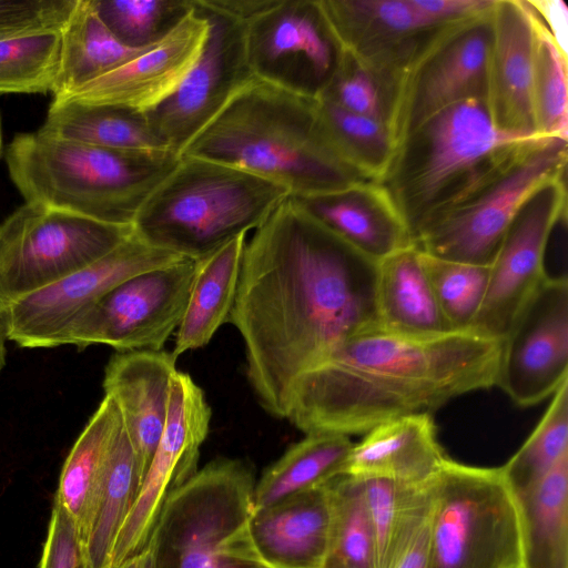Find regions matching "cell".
I'll return each mask as SVG.
<instances>
[{
  "instance_id": "9",
  "label": "cell",
  "mask_w": 568,
  "mask_h": 568,
  "mask_svg": "<svg viewBox=\"0 0 568 568\" xmlns=\"http://www.w3.org/2000/svg\"><path fill=\"white\" fill-rule=\"evenodd\" d=\"M132 234V225L24 202L0 224V310L94 263Z\"/></svg>"
},
{
  "instance_id": "35",
  "label": "cell",
  "mask_w": 568,
  "mask_h": 568,
  "mask_svg": "<svg viewBox=\"0 0 568 568\" xmlns=\"http://www.w3.org/2000/svg\"><path fill=\"white\" fill-rule=\"evenodd\" d=\"M326 132L344 162L362 178L378 182L396 152V134L387 123L353 113L316 97Z\"/></svg>"
},
{
  "instance_id": "41",
  "label": "cell",
  "mask_w": 568,
  "mask_h": 568,
  "mask_svg": "<svg viewBox=\"0 0 568 568\" xmlns=\"http://www.w3.org/2000/svg\"><path fill=\"white\" fill-rule=\"evenodd\" d=\"M422 260L438 306L452 329H470L486 294L490 265L448 261L423 252Z\"/></svg>"
},
{
  "instance_id": "23",
  "label": "cell",
  "mask_w": 568,
  "mask_h": 568,
  "mask_svg": "<svg viewBox=\"0 0 568 568\" xmlns=\"http://www.w3.org/2000/svg\"><path fill=\"white\" fill-rule=\"evenodd\" d=\"M293 197L318 223L374 262L414 244L398 210L375 181Z\"/></svg>"
},
{
  "instance_id": "16",
  "label": "cell",
  "mask_w": 568,
  "mask_h": 568,
  "mask_svg": "<svg viewBox=\"0 0 568 568\" xmlns=\"http://www.w3.org/2000/svg\"><path fill=\"white\" fill-rule=\"evenodd\" d=\"M491 11L445 28L414 64L398 108V143L453 104L470 99L487 102Z\"/></svg>"
},
{
  "instance_id": "31",
  "label": "cell",
  "mask_w": 568,
  "mask_h": 568,
  "mask_svg": "<svg viewBox=\"0 0 568 568\" xmlns=\"http://www.w3.org/2000/svg\"><path fill=\"white\" fill-rule=\"evenodd\" d=\"M122 416L112 398L104 396L71 448L61 470L54 504L74 519L82 536L88 526L105 462Z\"/></svg>"
},
{
  "instance_id": "34",
  "label": "cell",
  "mask_w": 568,
  "mask_h": 568,
  "mask_svg": "<svg viewBox=\"0 0 568 568\" xmlns=\"http://www.w3.org/2000/svg\"><path fill=\"white\" fill-rule=\"evenodd\" d=\"M361 479L375 537L376 568H392L429 515L430 480L409 485L377 477Z\"/></svg>"
},
{
  "instance_id": "39",
  "label": "cell",
  "mask_w": 568,
  "mask_h": 568,
  "mask_svg": "<svg viewBox=\"0 0 568 568\" xmlns=\"http://www.w3.org/2000/svg\"><path fill=\"white\" fill-rule=\"evenodd\" d=\"M528 7L535 33L531 92L536 132L541 138L567 140V57L558 49L532 8Z\"/></svg>"
},
{
  "instance_id": "14",
  "label": "cell",
  "mask_w": 568,
  "mask_h": 568,
  "mask_svg": "<svg viewBox=\"0 0 568 568\" xmlns=\"http://www.w3.org/2000/svg\"><path fill=\"white\" fill-rule=\"evenodd\" d=\"M244 48L254 78L312 98L341 55L317 0H277L244 24Z\"/></svg>"
},
{
  "instance_id": "45",
  "label": "cell",
  "mask_w": 568,
  "mask_h": 568,
  "mask_svg": "<svg viewBox=\"0 0 568 568\" xmlns=\"http://www.w3.org/2000/svg\"><path fill=\"white\" fill-rule=\"evenodd\" d=\"M276 2L277 0H192V4L199 10L223 16L242 24Z\"/></svg>"
},
{
  "instance_id": "15",
  "label": "cell",
  "mask_w": 568,
  "mask_h": 568,
  "mask_svg": "<svg viewBox=\"0 0 568 568\" xmlns=\"http://www.w3.org/2000/svg\"><path fill=\"white\" fill-rule=\"evenodd\" d=\"M566 185V175L546 182L519 207L490 264L486 294L470 329L504 341L547 276L546 251L557 220L567 211Z\"/></svg>"
},
{
  "instance_id": "40",
  "label": "cell",
  "mask_w": 568,
  "mask_h": 568,
  "mask_svg": "<svg viewBox=\"0 0 568 568\" xmlns=\"http://www.w3.org/2000/svg\"><path fill=\"white\" fill-rule=\"evenodd\" d=\"M318 97L353 113L383 121L396 134L400 85L343 50L331 80Z\"/></svg>"
},
{
  "instance_id": "2",
  "label": "cell",
  "mask_w": 568,
  "mask_h": 568,
  "mask_svg": "<svg viewBox=\"0 0 568 568\" xmlns=\"http://www.w3.org/2000/svg\"><path fill=\"white\" fill-rule=\"evenodd\" d=\"M503 341L473 329L412 336L375 327L336 347L294 384L288 419L306 434H366L497 384Z\"/></svg>"
},
{
  "instance_id": "11",
  "label": "cell",
  "mask_w": 568,
  "mask_h": 568,
  "mask_svg": "<svg viewBox=\"0 0 568 568\" xmlns=\"http://www.w3.org/2000/svg\"><path fill=\"white\" fill-rule=\"evenodd\" d=\"M194 273L195 261L183 258L123 281L74 320L63 345L163 349L182 321Z\"/></svg>"
},
{
  "instance_id": "47",
  "label": "cell",
  "mask_w": 568,
  "mask_h": 568,
  "mask_svg": "<svg viewBox=\"0 0 568 568\" xmlns=\"http://www.w3.org/2000/svg\"><path fill=\"white\" fill-rule=\"evenodd\" d=\"M429 548L428 515L427 518L417 527L392 568H428Z\"/></svg>"
},
{
  "instance_id": "27",
  "label": "cell",
  "mask_w": 568,
  "mask_h": 568,
  "mask_svg": "<svg viewBox=\"0 0 568 568\" xmlns=\"http://www.w3.org/2000/svg\"><path fill=\"white\" fill-rule=\"evenodd\" d=\"M246 234L195 261V273L182 321L175 332V358L210 343L233 307Z\"/></svg>"
},
{
  "instance_id": "21",
  "label": "cell",
  "mask_w": 568,
  "mask_h": 568,
  "mask_svg": "<svg viewBox=\"0 0 568 568\" xmlns=\"http://www.w3.org/2000/svg\"><path fill=\"white\" fill-rule=\"evenodd\" d=\"M487 108L506 132L538 136L532 112L535 33L526 0H496L491 11Z\"/></svg>"
},
{
  "instance_id": "32",
  "label": "cell",
  "mask_w": 568,
  "mask_h": 568,
  "mask_svg": "<svg viewBox=\"0 0 568 568\" xmlns=\"http://www.w3.org/2000/svg\"><path fill=\"white\" fill-rule=\"evenodd\" d=\"M353 446L354 443L345 435L306 434L291 445L256 481L254 510L324 486L344 475Z\"/></svg>"
},
{
  "instance_id": "6",
  "label": "cell",
  "mask_w": 568,
  "mask_h": 568,
  "mask_svg": "<svg viewBox=\"0 0 568 568\" xmlns=\"http://www.w3.org/2000/svg\"><path fill=\"white\" fill-rule=\"evenodd\" d=\"M288 196L240 168L182 155L142 205L133 231L151 246L199 261L257 229Z\"/></svg>"
},
{
  "instance_id": "25",
  "label": "cell",
  "mask_w": 568,
  "mask_h": 568,
  "mask_svg": "<svg viewBox=\"0 0 568 568\" xmlns=\"http://www.w3.org/2000/svg\"><path fill=\"white\" fill-rule=\"evenodd\" d=\"M446 458L432 416L413 414L367 432L354 444L344 475L422 485L435 476Z\"/></svg>"
},
{
  "instance_id": "46",
  "label": "cell",
  "mask_w": 568,
  "mask_h": 568,
  "mask_svg": "<svg viewBox=\"0 0 568 568\" xmlns=\"http://www.w3.org/2000/svg\"><path fill=\"white\" fill-rule=\"evenodd\" d=\"M550 33L554 42L567 57L568 9L561 0H526Z\"/></svg>"
},
{
  "instance_id": "22",
  "label": "cell",
  "mask_w": 568,
  "mask_h": 568,
  "mask_svg": "<svg viewBox=\"0 0 568 568\" xmlns=\"http://www.w3.org/2000/svg\"><path fill=\"white\" fill-rule=\"evenodd\" d=\"M176 359L163 349L116 352L105 366L103 389L121 413L141 484L164 428Z\"/></svg>"
},
{
  "instance_id": "48",
  "label": "cell",
  "mask_w": 568,
  "mask_h": 568,
  "mask_svg": "<svg viewBox=\"0 0 568 568\" xmlns=\"http://www.w3.org/2000/svg\"><path fill=\"white\" fill-rule=\"evenodd\" d=\"M116 568H152V550L150 546L143 551L124 560Z\"/></svg>"
},
{
  "instance_id": "29",
  "label": "cell",
  "mask_w": 568,
  "mask_h": 568,
  "mask_svg": "<svg viewBox=\"0 0 568 568\" xmlns=\"http://www.w3.org/2000/svg\"><path fill=\"white\" fill-rule=\"evenodd\" d=\"M149 47L132 48L122 43L101 20L92 0H78L61 29L53 98L68 94L102 77Z\"/></svg>"
},
{
  "instance_id": "26",
  "label": "cell",
  "mask_w": 568,
  "mask_h": 568,
  "mask_svg": "<svg viewBox=\"0 0 568 568\" xmlns=\"http://www.w3.org/2000/svg\"><path fill=\"white\" fill-rule=\"evenodd\" d=\"M376 308L381 327L389 332L412 336L453 332L414 244L377 262Z\"/></svg>"
},
{
  "instance_id": "19",
  "label": "cell",
  "mask_w": 568,
  "mask_h": 568,
  "mask_svg": "<svg viewBox=\"0 0 568 568\" xmlns=\"http://www.w3.org/2000/svg\"><path fill=\"white\" fill-rule=\"evenodd\" d=\"M317 1L341 50L403 88L419 57L447 28L435 24L414 0Z\"/></svg>"
},
{
  "instance_id": "36",
  "label": "cell",
  "mask_w": 568,
  "mask_h": 568,
  "mask_svg": "<svg viewBox=\"0 0 568 568\" xmlns=\"http://www.w3.org/2000/svg\"><path fill=\"white\" fill-rule=\"evenodd\" d=\"M327 487L332 523L322 568H376L375 537L362 479L342 475Z\"/></svg>"
},
{
  "instance_id": "3",
  "label": "cell",
  "mask_w": 568,
  "mask_h": 568,
  "mask_svg": "<svg viewBox=\"0 0 568 568\" xmlns=\"http://www.w3.org/2000/svg\"><path fill=\"white\" fill-rule=\"evenodd\" d=\"M240 168L300 197L351 185L362 178L334 148L316 98L252 78L183 149Z\"/></svg>"
},
{
  "instance_id": "4",
  "label": "cell",
  "mask_w": 568,
  "mask_h": 568,
  "mask_svg": "<svg viewBox=\"0 0 568 568\" xmlns=\"http://www.w3.org/2000/svg\"><path fill=\"white\" fill-rule=\"evenodd\" d=\"M538 139L542 138L498 129L486 102L465 100L406 135L377 183L414 243L427 224L489 182Z\"/></svg>"
},
{
  "instance_id": "7",
  "label": "cell",
  "mask_w": 568,
  "mask_h": 568,
  "mask_svg": "<svg viewBox=\"0 0 568 568\" xmlns=\"http://www.w3.org/2000/svg\"><path fill=\"white\" fill-rule=\"evenodd\" d=\"M255 477L242 459L216 458L166 499L148 546L152 568H271L253 541Z\"/></svg>"
},
{
  "instance_id": "8",
  "label": "cell",
  "mask_w": 568,
  "mask_h": 568,
  "mask_svg": "<svg viewBox=\"0 0 568 568\" xmlns=\"http://www.w3.org/2000/svg\"><path fill=\"white\" fill-rule=\"evenodd\" d=\"M430 491L428 568H523L518 499L500 467L446 458Z\"/></svg>"
},
{
  "instance_id": "18",
  "label": "cell",
  "mask_w": 568,
  "mask_h": 568,
  "mask_svg": "<svg viewBox=\"0 0 568 568\" xmlns=\"http://www.w3.org/2000/svg\"><path fill=\"white\" fill-rule=\"evenodd\" d=\"M194 9L210 22L205 47L175 92L144 115L159 138L179 156L253 78L245 55L244 24Z\"/></svg>"
},
{
  "instance_id": "20",
  "label": "cell",
  "mask_w": 568,
  "mask_h": 568,
  "mask_svg": "<svg viewBox=\"0 0 568 568\" xmlns=\"http://www.w3.org/2000/svg\"><path fill=\"white\" fill-rule=\"evenodd\" d=\"M209 33L207 18L192 4L160 41L116 69L53 99L113 105L145 115L175 92L196 64Z\"/></svg>"
},
{
  "instance_id": "5",
  "label": "cell",
  "mask_w": 568,
  "mask_h": 568,
  "mask_svg": "<svg viewBox=\"0 0 568 568\" xmlns=\"http://www.w3.org/2000/svg\"><path fill=\"white\" fill-rule=\"evenodd\" d=\"M179 160L170 150L118 151L38 131L17 134L6 150L10 179L26 202L132 226L149 195Z\"/></svg>"
},
{
  "instance_id": "30",
  "label": "cell",
  "mask_w": 568,
  "mask_h": 568,
  "mask_svg": "<svg viewBox=\"0 0 568 568\" xmlns=\"http://www.w3.org/2000/svg\"><path fill=\"white\" fill-rule=\"evenodd\" d=\"M517 499L523 568H568V454Z\"/></svg>"
},
{
  "instance_id": "42",
  "label": "cell",
  "mask_w": 568,
  "mask_h": 568,
  "mask_svg": "<svg viewBox=\"0 0 568 568\" xmlns=\"http://www.w3.org/2000/svg\"><path fill=\"white\" fill-rule=\"evenodd\" d=\"M92 1L110 31L132 48H143L160 41L192 10L191 0Z\"/></svg>"
},
{
  "instance_id": "50",
  "label": "cell",
  "mask_w": 568,
  "mask_h": 568,
  "mask_svg": "<svg viewBox=\"0 0 568 568\" xmlns=\"http://www.w3.org/2000/svg\"><path fill=\"white\" fill-rule=\"evenodd\" d=\"M3 152V139H2V128H1V115H0V158Z\"/></svg>"
},
{
  "instance_id": "12",
  "label": "cell",
  "mask_w": 568,
  "mask_h": 568,
  "mask_svg": "<svg viewBox=\"0 0 568 568\" xmlns=\"http://www.w3.org/2000/svg\"><path fill=\"white\" fill-rule=\"evenodd\" d=\"M202 388L184 372L170 381L168 414L152 460L135 500L115 537L109 568L143 551L171 494L199 469L200 449L211 422Z\"/></svg>"
},
{
  "instance_id": "24",
  "label": "cell",
  "mask_w": 568,
  "mask_h": 568,
  "mask_svg": "<svg viewBox=\"0 0 568 568\" xmlns=\"http://www.w3.org/2000/svg\"><path fill=\"white\" fill-rule=\"evenodd\" d=\"M327 484L253 509L251 535L271 568L323 567L332 523Z\"/></svg>"
},
{
  "instance_id": "33",
  "label": "cell",
  "mask_w": 568,
  "mask_h": 568,
  "mask_svg": "<svg viewBox=\"0 0 568 568\" xmlns=\"http://www.w3.org/2000/svg\"><path fill=\"white\" fill-rule=\"evenodd\" d=\"M140 486L135 453L122 420L109 450L90 519L81 539L90 568H109L115 537Z\"/></svg>"
},
{
  "instance_id": "28",
  "label": "cell",
  "mask_w": 568,
  "mask_h": 568,
  "mask_svg": "<svg viewBox=\"0 0 568 568\" xmlns=\"http://www.w3.org/2000/svg\"><path fill=\"white\" fill-rule=\"evenodd\" d=\"M38 132L49 138L118 151L170 150L144 115L113 105L70 99L52 100Z\"/></svg>"
},
{
  "instance_id": "13",
  "label": "cell",
  "mask_w": 568,
  "mask_h": 568,
  "mask_svg": "<svg viewBox=\"0 0 568 568\" xmlns=\"http://www.w3.org/2000/svg\"><path fill=\"white\" fill-rule=\"evenodd\" d=\"M183 258L151 246L133 231L100 260L4 308L8 339L26 348L61 346L74 320L118 284Z\"/></svg>"
},
{
  "instance_id": "10",
  "label": "cell",
  "mask_w": 568,
  "mask_h": 568,
  "mask_svg": "<svg viewBox=\"0 0 568 568\" xmlns=\"http://www.w3.org/2000/svg\"><path fill=\"white\" fill-rule=\"evenodd\" d=\"M567 155V140H536L489 182L427 224L414 245L438 258L490 265L526 199L566 175Z\"/></svg>"
},
{
  "instance_id": "1",
  "label": "cell",
  "mask_w": 568,
  "mask_h": 568,
  "mask_svg": "<svg viewBox=\"0 0 568 568\" xmlns=\"http://www.w3.org/2000/svg\"><path fill=\"white\" fill-rule=\"evenodd\" d=\"M377 262L338 239L293 197L246 241L227 322L262 408L286 417L296 381L349 337L381 327Z\"/></svg>"
},
{
  "instance_id": "37",
  "label": "cell",
  "mask_w": 568,
  "mask_h": 568,
  "mask_svg": "<svg viewBox=\"0 0 568 568\" xmlns=\"http://www.w3.org/2000/svg\"><path fill=\"white\" fill-rule=\"evenodd\" d=\"M568 454V379L552 394L544 416L511 458L501 466L516 496L539 483Z\"/></svg>"
},
{
  "instance_id": "43",
  "label": "cell",
  "mask_w": 568,
  "mask_h": 568,
  "mask_svg": "<svg viewBox=\"0 0 568 568\" xmlns=\"http://www.w3.org/2000/svg\"><path fill=\"white\" fill-rule=\"evenodd\" d=\"M78 0H0V39L61 29Z\"/></svg>"
},
{
  "instance_id": "38",
  "label": "cell",
  "mask_w": 568,
  "mask_h": 568,
  "mask_svg": "<svg viewBox=\"0 0 568 568\" xmlns=\"http://www.w3.org/2000/svg\"><path fill=\"white\" fill-rule=\"evenodd\" d=\"M61 29L0 39V95L53 94L60 62Z\"/></svg>"
},
{
  "instance_id": "44",
  "label": "cell",
  "mask_w": 568,
  "mask_h": 568,
  "mask_svg": "<svg viewBox=\"0 0 568 568\" xmlns=\"http://www.w3.org/2000/svg\"><path fill=\"white\" fill-rule=\"evenodd\" d=\"M39 568H90L72 516L53 504Z\"/></svg>"
},
{
  "instance_id": "17",
  "label": "cell",
  "mask_w": 568,
  "mask_h": 568,
  "mask_svg": "<svg viewBox=\"0 0 568 568\" xmlns=\"http://www.w3.org/2000/svg\"><path fill=\"white\" fill-rule=\"evenodd\" d=\"M568 379V280L547 276L503 341L496 386L520 407L538 404Z\"/></svg>"
},
{
  "instance_id": "49",
  "label": "cell",
  "mask_w": 568,
  "mask_h": 568,
  "mask_svg": "<svg viewBox=\"0 0 568 568\" xmlns=\"http://www.w3.org/2000/svg\"><path fill=\"white\" fill-rule=\"evenodd\" d=\"M8 339L7 325L2 310H0V373L6 364V341Z\"/></svg>"
}]
</instances>
